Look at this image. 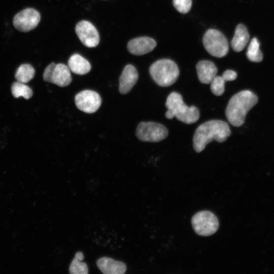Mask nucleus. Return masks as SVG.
I'll return each instance as SVG.
<instances>
[{"mask_svg":"<svg viewBox=\"0 0 274 274\" xmlns=\"http://www.w3.org/2000/svg\"><path fill=\"white\" fill-rule=\"evenodd\" d=\"M173 1L174 7L181 13H187L191 9V0H173Z\"/></svg>","mask_w":274,"mask_h":274,"instance_id":"nucleus-23","label":"nucleus"},{"mask_svg":"<svg viewBox=\"0 0 274 274\" xmlns=\"http://www.w3.org/2000/svg\"><path fill=\"white\" fill-rule=\"evenodd\" d=\"M96 264L100 270L105 274H123L126 270L124 263L107 257L98 259Z\"/></svg>","mask_w":274,"mask_h":274,"instance_id":"nucleus-13","label":"nucleus"},{"mask_svg":"<svg viewBox=\"0 0 274 274\" xmlns=\"http://www.w3.org/2000/svg\"><path fill=\"white\" fill-rule=\"evenodd\" d=\"M75 31L82 44L87 47L97 46L99 36L95 27L89 21L82 20L76 25Z\"/></svg>","mask_w":274,"mask_h":274,"instance_id":"nucleus-10","label":"nucleus"},{"mask_svg":"<svg viewBox=\"0 0 274 274\" xmlns=\"http://www.w3.org/2000/svg\"><path fill=\"white\" fill-rule=\"evenodd\" d=\"M156 42L148 37H141L130 40L127 45L128 51L135 55H142L152 51L156 46Z\"/></svg>","mask_w":274,"mask_h":274,"instance_id":"nucleus-11","label":"nucleus"},{"mask_svg":"<svg viewBox=\"0 0 274 274\" xmlns=\"http://www.w3.org/2000/svg\"><path fill=\"white\" fill-rule=\"evenodd\" d=\"M231 131L227 122L213 120L206 122L196 129L193 138V148L198 153L213 141L224 142L230 136Z\"/></svg>","mask_w":274,"mask_h":274,"instance_id":"nucleus-1","label":"nucleus"},{"mask_svg":"<svg viewBox=\"0 0 274 274\" xmlns=\"http://www.w3.org/2000/svg\"><path fill=\"white\" fill-rule=\"evenodd\" d=\"M203 44L206 50L216 57H223L228 52V44L226 37L216 29H210L206 32L203 37Z\"/></svg>","mask_w":274,"mask_h":274,"instance_id":"nucleus-6","label":"nucleus"},{"mask_svg":"<svg viewBox=\"0 0 274 274\" xmlns=\"http://www.w3.org/2000/svg\"><path fill=\"white\" fill-rule=\"evenodd\" d=\"M83 259L84 255L81 252H78L76 254L69 267L70 273L72 274H87L88 273L87 264L81 261Z\"/></svg>","mask_w":274,"mask_h":274,"instance_id":"nucleus-18","label":"nucleus"},{"mask_svg":"<svg viewBox=\"0 0 274 274\" xmlns=\"http://www.w3.org/2000/svg\"><path fill=\"white\" fill-rule=\"evenodd\" d=\"M35 70L29 64H22L16 70L15 77L20 82L26 83L31 80L35 76Z\"/></svg>","mask_w":274,"mask_h":274,"instance_id":"nucleus-19","label":"nucleus"},{"mask_svg":"<svg viewBox=\"0 0 274 274\" xmlns=\"http://www.w3.org/2000/svg\"><path fill=\"white\" fill-rule=\"evenodd\" d=\"M150 75L159 86H169L174 84L179 75V70L177 64L168 59H159L150 67Z\"/></svg>","mask_w":274,"mask_h":274,"instance_id":"nucleus-4","label":"nucleus"},{"mask_svg":"<svg viewBox=\"0 0 274 274\" xmlns=\"http://www.w3.org/2000/svg\"><path fill=\"white\" fill-rule=\"evenodd\" d=\"M247 56L252 62H258L263 59V54L259 49V43L256 38L251 41L247 51Z\"/></svg>","mask_w":274,"mask_h":274,"instance_id":"nucleus-20","label":"nucleus"},{"mask_svg":"<svg viewBox=\"0 0 274 274\" xmlns=\"http://www.w3.org/2000/svg\"><path fill=\"white\" fill-rule=\"evenodd\" d=\"M68 66L73 73L80 75L87 74L91 68L89 62L79 54H74L70 57Z\"/></svg>","mask_w":274,"mask_h":274,"instance_id":"nucleus-16","label":"nucleus"},{"mask_svg":"<svg viewBox=\"0 0 274 274\" xmlns=\"http://www.w3.org/2000/svg\"><path fill=\"white\" fill-rule=\"evenodd\" d=\"M11 91L13 96L15 98L23 96L28 99L33 94L32 89L23 83L16 81L13 83L11 87Z\"/></svg>","mask_w":274,"mask_h":274,"instance_id":"nucleus-21","label":"nucleus"},{"mask_svg":"<svg viewBox=\"0 0 274 274\" xmlns=\"http://www.w3.org/2000/svg\"><path fill=\"white\" fill-rule=\"evenodd\" d=\"M192 227L199 235L207 236L215 233L219 224L216 216L209 211H201L194 214L191 219Z\"/></svg>","mask_w":274,"mask_h":274,"instance_id":"nucleus-5","label":"nucleus"},{"mask_svg":"<svg viewBox=\"0 0 274 274\" xmlns=\"http://www.w3.org/2000/svg\"><path fill=\"white\" fill-rule=\"evenodd\" d=\"M41 20L40 13L33 8H26L15 15L13 24L21 32H28L36 28Z\"/></svg>","mask_w":274,"mask_h":274,"instance_id":"nucleus-8","label":"nucleus"},{"mask_svg":"<svg viewBox=\"0 0 274 274\" xmlns=\"http://www.w3.org/2000/svg\"><path fill=\"white\" fill-rule=\"evenodd\" d=\"M257 95L250 90L241 91L229 100L225 110L228 122L238 127L245 122L248 112L257 103Z\"/></svg>","mask_w":274,"mask_h":274,"instance_id":"nucleus-2","label":"nucleus"},{"mask_svg":"<svg viewBox=\"0 0 274 274\" xmlns=\"http://www.w3.org/2000/svg\"><path fill=\"white\" fill-rule=\"evenodd\" d=\"M225 82L234 80L237 77V74L232 70L225 71L222 76Z\"/></svg>","mask_w":274,"mask_h":274,"instance_id":"nucleus-25","label":"nucleus"},{"mask_svg":"<svg viewBox=\"0 0 274 274\" xmlns=\"http://www.w3.org/2000/svg\"><path fill=\"white\" fill-rule=\"evenodd\" d=\"M75 102L78 109L86 113L91 114L95 112L99 109L101 99L95 91L85 90L76 95Z\"/></svg>","mask_w":274,"mask_h":274,"instance_id":"nucleus-9","label":"nucleus"},{"mask_svg":"<svg viewBox=\"0 0 274 274\" xmlns=\"http://www.w3.org/2000/svg\"><path fill=\"white\" fill-rule=\"evenodd\" d=\"M138 77V73L133 65L130 64L126 65L119 78L120 93L122 94L128 93L136 83Z\"/></svg>","mask_w":274,"mask_h":274,"instance_id":"nucleus-12","label":"nucleus"},{"mask_svg":"<svg viewBox=\"0 0 274 274\" xmlns=\"http://www.w3.org/2000/svg\"><path fill=\"white\" fill-rule=\"evenodd\" d=\"M225 82L222 76H216L210 83L212 93L217 96L222 95L224 92Z\"/></svg>","mask_w":274,"mask_h":274,"instance_id":"nucleus-22","label":"nucleus"},{"mask_svg":"<svg viewBox=\"0 0 274 274\" xmlns=\"http://www.w3.org/2000/svg\"><path fill=\"white\" fill-rule=\"evenodd\" d=\"M165 106L167 110L165 117L172 119L175 117L178 120L186 123L196 122L199 118L198 109L195 106H187L183 101L181 95L173 92L168 96Z\"/></svg>","mask_w":274,"mask_h":274,"instance_id":"nucleus-3","label":"nucleus"},{"mask_svg":"<svg viewBox=\"0 0 274 274\" xmlns=\"http://www.w3.org/2000/svg\"><path fill=\"white\" fill-rule=\"evenodd\" d=\"M72 81V78L68 67L63 63L56 64L51 83L63 87L70 85Z\"/></svg>","mask_w":274,"mask_h":274,"instance_id":"nucleus-15","label":"nucleus"},{"mask_svg":"<svg viewBox=\"0 0 274 274\" xmlns=\"http://www.w3.org/2000/svg\"><path fill=\"white\" fill-rule=\"evenodd\" d=\"M55 65V63L52 62L45 69L43 76L45 81L51 83L53 72Z\"/></svg>","mask_w":274,"mask_h":274,"instance_id":"nucleus-24","label":"nucleus"},{"mask_svg":"<svg viewBox=\"0 0 274 274\" xmlns=\"http://www.w3.org/2000/svg\"><path fill=\"white\" fill-rule=\"evenodd\" d=\"M250 39L247 28L243 24H238L235 30L234 35L231 42V47L235 52L242 51Z\"/></svg>","mask_w":274,"mask_h":274,"instance_id":"nucleus-17","label":"nucleus"},{"mask_svg":"<svg viewBox=\"0 0 274 274\" xmlns=\"http://www.w3.org/2000/svg\"><path fill=\"white\" fill-rule=\"evenodd\" d=\"M196 68L199 80L203 84L210 83L218 72L214 63L209 60L199 61L196 64Z\"/></svg>","mask_w":274,"mask_h":274,"instance_id":"nucleus-14","label":"nucleus"},{"mask_svg":"<svg viewBox=\"0 0 274 274\" xmlns=\"http://www.w3.org/2000/svg\"><path fill=\"white\" fill-rule=\"evenodd\" d=\"M168 130L163 125L153 122H142L139 124L135 134L142 142H158L168 135Z\"/></svg>","mask_w":274,"mask_h":274,"instance_id":"nucleus-7","label":"nucleus"}]
</instances>
